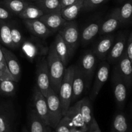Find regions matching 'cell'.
<instances>
[{
  "label": "cell",
  "mask_w": 132,
  "mask_h": 132,
  "mask_svg": "<svg viewBox=\"0 0 132 132\" xmlns=\"http://www.w3.org/2000/svg\"><path fill=\"white\" fill-rule=\"evenodd\" d=\"M45 13L37 5L29 3L18 16L21 18L23 20V19L32 20V19H39Z\"/></svg>",
  "instance_id": "obj_29"
},
{
  "label": "cell",
  "mask_w": 132,
  "mask_h": 132,
  "mask_svg": "<svg viewBox=\"0 0 132 132\" xmlns=\"http://www.w3.org/2000/svg\"><path fill=\"white\" fill-rule=\"evenodd\" d=\"M114 35L110 34L104 35L95 43L92 50L97 58L101 61L106 60L107 56L114 42Z\"/></svg>",
  "instance_id": "obj_14"
},
{
  "label": "cell",
  "mask_w": 132,
  "mask_h": 132,
  "mask_svg": "<svg viewBox=\"0 0 132 132\" xmlns=\"http://www.w3.org/2000/svg\"><path fill=\"white\" fill-rule=\"evenodd\" d=\"M70 132H83V131H82L80 130V129H77V128H74V127H72V128H71Z\"/></svg>",
  "instance_id": "obj_41"
},
{
  "label": "cell",
  "mask_w": 132,
  "mask_h": 132,
  "mask_svg": "<svg viewBox=\"0 0 132 132\" xmlns=\"http://www.w3.org/2000/svg\"><path fill=\"white\" fill-rule=\"evenodd\" d=\"M111 132H131L130 124L124 112L115 115L111 127Z\"/></svg>",
  "instance_id": "obj_22"
},
{
  "label": "cell",
  "mask_w": 132,
  "mask_h": 132,
  "mask_svg": "<svg viewBox=\"0 0 132 132\" xmlns=\"http://www.w3.org/2000/svg\"><path fill=\"white\" fill-rule=\"evenodd\" d=\"M10 35H11V40L13 47L14 49H19L23 43L24 39L19 27L17 26V25L12 22L11 20L10 21Z\"/></svg>",
  "instance_id": "obj_33"
},
{
  "label": "cell",
  "mask_w": 132,
  "mask_h": 132,
  "mask_svg": "<svg viewBox=\"0 0 132 132\" xmlns=\"http://www.w3.org/2000/svg\"><path fill=\"white\" fill-rule=\"evenodd\" d=\"M32 101L34 104V110L35 112L39 116L45 125L49 126L48 112L46 98L39 90L36 85L34 88Z\"/></svg>",
  "instance_id": "obj_12"
},
{
  "label": "cell",
  "mask_w": 132,
  "mask_h": 132,
  "mask_svg": "<svg viewBox=\"0 0 132 132\" xmlns=\"http://www.w3.org/2000/svg\"><path fill=\"white\" fill-rule=\"evenodd\" d=\"M39 19L53 33L59 31L67 23V21L61 16L60 12L45 14Z\"/></svg>",
  "instance_id": "obj_20"
},
{
  "label": "cell",
  "mask_w": 132,
  "mask_h": 132,
  "mask_svg": "<svg viewBox=\"0 0 132 132\" xmlns=\"http://www.w3.org/2000/svg\"><path fill=\"white\" fill-rule=\"evenodd\" d=\"M36 61V86L46 97L52 88L46 56L40 57Z\"/></svg>",
  "instance_id": "obj_6"
},
{
  "label": "cell",
  "mask_w": 132,
  "mask_h": 132,
  "mask_svg": "<svg viewBox=\"0 0 132 132\" xmlns=\"http://www.w3.org/2000/svg\"><path fill=\"white\" fill-rule=\"evenodd\" d=\"M52 132H55V131H52Z\"/></svg>",
  "instance_id": "obj_45"
},
{
  "label": "cell",
  "mask_w": 132,
  "mask_h": 132,
  "mask_svg": "<svg viewBox=\"0 0 132 132\" xmlns=\"http://www.w3.org/2000/svg\"><path fill=\"white\" fill-rule=\"evenodd\" d=\"M32 1H39V0H32Z\"/></svg>",
  "instance_id": "obj_44"
},
{
  "label": "cell",
  "mask_w": 132,
  "mask_h": 132,
  "mask_svg": "<svg viewBox=\"0 0 132 132\" xmlns=\"http://www.w3.org/2000/svg\"><path fill=\"white\" fill-rule=\"evenodd\" d=\"M1 50L5 57L6 67L9 73L15 82H18L21 77V65L16 56L9 49L1 45Z\"/></svg>",
  "instance_id": "obj_13"
},
{
  "label": "cell",
  "mask_w": 132,
  "mask_h": 132,
  "mask_svg": "<svg viewBox=\"0 0 132 132\" xmlns=\"http://www.w3.org/2000/svg\"><path fill=\"white\" fill-rule=\"evenodd\" d=\"M74 69L75 65H72L66 69L58 92V95L61 105L63 116L65 115L72 104L71 101L72 94V81Z\"/></svg>",
  "instance_id": "obj_2"
},
{
  "label": "cell",
  "mask_w": 132,
  "mask_h": 132,
  "mask_svg": "<svg viewBox=\"0 0 132 132\" xmlns=\"http://www.w3.org/2000/svg\"><path fill=\"white\" fill-rule=\"evenodd\" d=\"M121 1H122V0H121Z\"/></svg>",
  "instance_id": "obj_46"
},
{
  "label": "cell",
  "mask_w": 132,
  "mask_h": 132,
  "mask_svg": "<svg viewBox=\"0 0 132 132\" xmlns=\"http://www.w3.org/2000/svg\"><path fill=\"white\" fill-rule=\"evenodd\" d=\"M72 127V125L70 119L64 115L59 122L54 131L55 132H70Z\"/></svg>",
  "instance_id": "obj_34"
},
{
  "label": "cell",
  "mask_w": 132,
  "mask_h": 132,
  "mask_svg": "<svg viewBox=\"0 0 132 132\" xmlns=\"http://www.w3.org/2000/svg\"><path fill=\"white\" fill-rule=\"evenodd\" d=\"M28 132H44L46 126L39 116L36 114L34 109H31L28 115Z\"/></svg>",
  "instance_id": "obj_31"
},
{
  "label": "cell",
  "mask_w": 132,
  "mask_h": 132,
  "mask_svg": "<svg viewBox=\"0 0 132 132\" xmlns=\"http://www.w3.org/2000/svg\"><path fill=\"white\" fill-rule=\"evenodd\" d=\"M125 54L127 56L128 59L132 62V33L130 32L127 37L126 46H125Z\"/></svg>",
  "instance_id": "obj_38"
},
{
  "label": "cell",
  "mask_w": 132,
  "mask_h": 132,
  "mask_svg": "<svg viewBox=\"0 0 132 132\" xmlns=\"http://www.w3.org/2000/svg\"><path fill=\"white\" fill-rule=\"evenodd\" d=\"M87 132H102L100 128H99V126L98 125L96 119H95L92 122V123L90 124V126L88 128Z\"/></svg>",
  "instance_id": "obj_39"
},
{
  "label": "cell",
  "mask_w": 132,
  "mask_h": 132,
  "mask_svg": "<svg viewBox=\"0 0 132 132\" xmlns=\"http://www.w3.org/2000/svg\"><path fill=\"white\" fill-rule=\"evenodd\" d=\"M46 98L48 112L49 126L51 128L55 129L63 116L59 95L52 88H50Z\"/></svg>",
  "instance_id": "obj_5"
},
{
  "label": "cell",
  "mask_w": 132,
  "mask_h": 132,
  "mask_svg": "<svg viewBox=\"0 0 132 132\" xmlns=\"http://www.w3.org/2000/svg\"><path fill=\"white\" fill-rule=\"evenodd\" d=\"M78 1H79V0H60L61 9L66 7V6H70L72 4L76 3Z\"/></svg>",
  "instance_id": "obj_40"
},
{
  "label": "cell",
  "mask_w": 132,
  "mask_h": 132,
  "mask_svg": "<svg viewBox=\"0 0 132 132\" xmlns=\"http://www.w3.org/2000/svg\"><path fill=\"white\" fill-rule=\"evenodd\" d=\"M15 112L10 102L0 103V132H12Z\"/></svg>",
  "instance_id": "obj_9"
},
{
  "label": "cell",
  "mask_w": 132,
  "mask_h": 132,
  "mask_svg": "<svg viewBox=\"0 0 132 132\" xmlns=\"http://www.w3.org/2000/svg\"><path fill=\"white\" fill-rule=\"evenodd\" d=\"M54 44L55 52H56L58 57L60 58L63 64L67 66L68 62H69L70 56L68 47L63 40V38L59 33L55 36Z\"/></svg>",
  "instance_id": "obj_24"
},
{
  "label": "cell",
  "mask_w": 132,
  "mask_h": 132,
  "mask_svg": "<svg viewBox=\"0 0 132 132\" xmlns=\"http://www.w3.org/2000/svg\"><path fill=\"white\" fill-rule=\"evenodd\" d=\"M77 65L83 74L86 87H89L97 67V58L92 50H88L85 52Z\"/></svg>",
  "instance_id": "obj_7"
},
{
  "label": "cell",
  "mask_w": 132,
  "mask_h": 132,
  "mask_svg": "<svg viewBox=\"0 0 132 132\" xmlns=\"http://www.w3.org/2000/svg\"><path fill=\"white\" fill-rule=\"evenodd\" d=\"M13 14L0 2V20L9 21L11 20Z\"/></svg>",
  "instance_id": "obj_37"
},
{
  "label": "cell",
  "mask_w": 132,
  "mask_h": 132,
  "mask_svg": "<svg viewBox=\"0 0 132 132\" xmlns=\"http://www.w3.org/2000/svg\"><path fill=\"white\" fill-rule=\"evenodd\" d=\"M46 56V62L50 75L51 87L58 93L61 83L64 76L66 66L58 57L55 52L54 43L48 47Z\"/></svg>",
  "instance_id": "obj_1"
},
{
  "label": "cell",
  "mask_w": 132,
  "mask_h": 132,
  "mask_svg": "<svg viewBox=\"0 0 132 132\" xmlns=\"http://www.w3.org/2000/svg\"><path fill=\"white\" fill-rule=\"evenodd\" d=\"M0 79H10V80H13L11 75L9 73L7 67H6L5 57H4L2 50H1V44H0Z\"/></svg>",
  "instance_id": "obj_35"
},
{
  "label": "cell",
  "mask_w": 132,
  "mask_h": 132,
  "mask_svg": "<svg viewBox=\"0 0 132 132\" xmlns=\"http://www.w3.org/2000/svg\"><path fill=\"white\" fill-rule=\"evenodd\" d=\"M0 2L13 14L19 16L29 3L26 0H0Z\"/></svg>",
  "instance_id": "obj_28"
},
{
  "label": "cell",
  "mask_w": 132,
  "mask_h": 132,
  "mask_svg": "<svg viewBox=\"0 0 132 132\" xmlns=\"http://www.w3.org/2000/svg\"><path fill=\"white\" fill-rule=\"evenodd\" d=\"M23 23L28 31L35 37L45 39L49 37L53 32L39 19H23Z\"/></svg>",
  "instance_id": "obj_15"
},
{
  "label": "cell",
  "mask_w": 132,
  "mask_h": 132,
  "mask_svg": "<svg viewBox=\"0 0 132 132\" xmlns=\"http://www.w3.org/2000/svg\"><path fill=\"white\" fill-rule=\"evenodd\" d=\"M80 107H81V100L76 102L73 106H70L64 115L69 118L72 127L77 128L83 132H87L88 128L85 125L81 116Z\"/></svg>",
  "instance_id": "obj_19"
},
{
  "label": "cell",
  "mask_w": 132,
  "mask_h": 132,
  "mask_svg": "<svg viewBox=\"0 0 132 132\" xmlns=\"http://www.w3.org/2000/svg\"><path fill=\"white\" fill-rule=\"evenodd\" d=\"M132 14L131 0L126 1L121 7L117 8L112 12L110 15L117 18L121 25H127L131 22Z\"/></svg>",
  "instance_id": "obj_21"
},
{
  "label": "cell",
  "mask_w": 132,
  "mask_h": 132,
  "mask_svg": "<svg viewBox=\"0 0 132 132\" xmlns=\"http://www.w3.org/2000/svg\"><path fill=\"white\" fill-rule=\"evenodd\" d=\"M112 81L116 105L119 109L122 110L124 109L126 103L128 88L125 81L117 72L116 67L113 69Z\"/></svg>",
  "instance_id": "obj_8"
},
{
  "label": "cell",
  "mask_w": 132,
  "mask_h": 132,
  "mask_svg": "<svg viewBox=\"0 0 132 132\" xmlns=\"http://www.w3.org/2000/svg\"><path fill=\"white\" fill-rule=\"evenodd\" d=\"M86 87V82L82 71L77 65H75L74 74L72 81V94L71 102H76L83 94Z\"/></svg>",
  "instance_id": "obj_16"
},
{
  "label": "cell",
  "mask_w": 132,
  "mask_h": 132,
  "mask_svg": "<svg viewBox=\"0 0 132 132\" xmlns=\"http://www.w3.org/2000/svg\"><path fill=\"white\" fill-rule=\"evenodd\" d=\"M20 48L23 55L30 62L37 60L40 57L46 56L48 50V48L44 45L38 40V38L35 36L24 40Z\"/></svg>",
  "instance_id": "obj_4"
},
{
  "label": "cell",
  "mask_w": 132,
  "mask_h": 132,
  "mask_svg": "<svg viewBox=\"0 0 132 132\" xmlns=\"http://www.w3.org/2000/svg\"><path fill=\"white\" fill-rule=\"evenodd\" d=\"M110 74V64L106 60L99 64L95 75V80L90 93V100L94 101L99 94L101 89L108 80Z\"/></svg>",
  "instance_id": "obj_10"
},
{
  "label": "cell",
  "mask_w": 132,
  "mask_h": 132,
  "mask_svg": "<svg viewBox=\"0 0 132 132\" xmlns=\"http://www.w3.org/2000/svg\"><path fill=\"white\" fill-rule=\"evenodd\" d=\"M36 5L45 14L59 12L61 10L60 0H39L36 1Z\"/></svg>",
  "instance_id": "obj_30"
},
{
  "label": "cell",
  "mask_w": 132,
  "mask_h": 132,
  "mask_svg": "<svg viewBox=\"0 0 132 132\" xmlns=\"http://www.w3.org/2000/svg\"><path fill=\"white\" fill-rule=\"evenodd\" d=\"M58 32L67 44L70 56L72 58L80 43V33L77 23L75 21H67Z\"/></svg>",
  "instance_id": "obj_3"
},
{
  "label": "cell",
  "mask_w": 132,
  "mask_h": 132,
  "mask_svg": "<svg viewBox=\"0 0 132 132\" xmlns=\"http://www.w3.org/2000/svg\"><path fill=\"white\" fill-rule=\"evenodd\" d=\"M83 6V0H79L76 3L63 8L61 10V16L67 21H72L77 18Z\"/></svg>",
  "instance_id": "obj_25"
},
{
  "label": "cell",
  "mask_w": 132,
  "mask_h": 132,
  "mask_svg": "<svg viewBox=\"0 0 132 132\" xmlns=\"http://www.w3.org/2000/svg\"><path fill=\"white\" fill-rule=\"evenodd\" d=\"M16 83L10 79H0V94L14 96L16 92Z\"/></svg>",
  "instance_id": "obj_32"
},
{
  "label": "cell",
  "mask_w": 132,
  "mask_h": 132,
  "mask_svg": "<svg viewBox=\"0 0 132 132\" xmlns=\"http://www.w3.org/2000/svg\"><path fill=\"white\" fill-rule=\"evenodd\" d=\"M80 111L84 122L88 128L95 119L94 116L92 104L90 98L85 97L81 100Z\"/></svg>",
  "instance_id": "obj_23"
},
{
  "label": "cell",
  "mask_w": 132,
  "mask_h": 132,
  "mask_svg": "<svg viewBox=\"0 0 132 132\" xmlns=\"http://www.w3.org/2000/svg\"><path fill=\"white\" fill-rule=\"evenodd\" d=\"M127 37V34L125 32H121L117 34L106 59L109 64H116L124 54Z\"/></svg>",
  "instance_id": "obj_11"
},
{
  "label": "cell",
  "mask_w": 132,
  "mask_h": 132,
  "mask_svg": "<svg viewBox=\"0 0 132 132\" xmlns=\"http://www.w3.org/2000/svg\"><path fill=\"white\" fill-rule=\"evenodd\" d=\"M44 132H52V128H50L49 126H46L45 127V131Z\"/></svg>",
  "instance_id": "obj_42"
},
{
  "label": "cell",
  "mask_w": 132,
  "mask_h": 132,
  "mask_svg": "<svg viewBox=\"0 0 132 132\" xmlns=\"http://www.w3.org/2000/svg\"><path fill=\"white\" fill-rule=\"evenodd\" d=\"M101 19H95L89 22L83 28L80 34V43L83 47L90 43L99 34V27L101 23Z\"/></svg>",
  "instance_id": "obj_18"
},
{
  "label": "cell",
  "mask_w": 132,
  "mask_h": 132,
  "mask_svg": "<svg viewBox=\"0 0 132 132\" xmlns=\"http://www.w3.org/2000/svg\"><path fill=\"white\" fill-rule=\"evenodd\" d=\"M121 25V23L117 18L110 15L106 19L103 21H101L99 34L100 35L110 34Z\"/></svg>",
  "instance_id": "obj_27"
},
{
  "label": "cell",
  "mask_w": 132,
  "mask_h": 132,
  "mask_svg": "<svg viewBox=\"0 0 132 132\" xmlns=\"http://www.w3.org/2000/svg\"><path fill=\"white\" fill-rule=\"evenodd\" d=\"M107 0H83L82 10H91L103 4Z\"/></svg>",
  "instance_id": "obj_36"
},
{
  "label": "cell",
  "mask_w": 132,
  "mask_h": 132,
  "mask_svg": "<svg viewBox=\"0 0 132 132\" xmlns=\"http://www.w3.org/2000/svg\"><path fill=\"white\" fill-rule=\"evenodd\" d=\"M0 44L8 49H14L10 35V21L0 20Z\"/></svg>",
  "instance_id": "obj_26"
},
{
  "label": "cell",
  "mask_w": 132,
  "mask_h": 132,
  "mask_svg": "<svg viewBox=\"0 0 132 132\" xmlns=\"http://www.w3.org/2000/svg\"><path fill=\"white\" fill-rule=\"evenodd\" d=\"M116 69L125 81L127 88L130 89L132 84V67L131 62L127 56L124 53L116 63Z\"/></svg>",
  "instance_id": "obj_17"
},
{
  "label": "cell",
  "mask_w": 132,
  "mask_h": 132,
  "mask_svg": "<svg viewBox=\"0 0 132 132\" xmlns=\"http://www.w3.org/2000/svg\"><path fill=\"white\" fill-rule=\"evenodd\" d=\"M22 132H28V129H27V128H24L23 129V131H22Z\"/></svg>",
  "instance_id": "obj_43"
}]
</instances>
